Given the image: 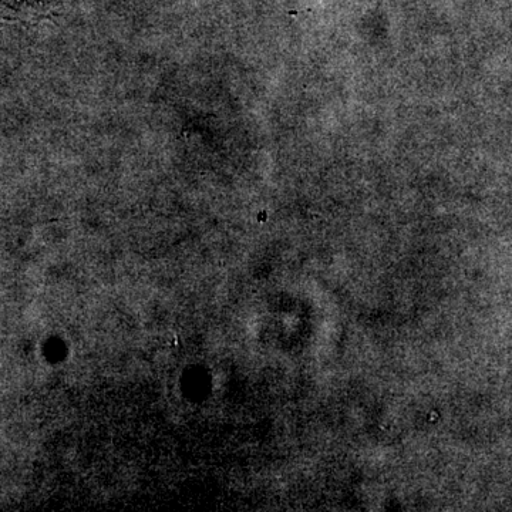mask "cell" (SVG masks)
Returning <instances> with one entry per match:
<instances>
[{
	"label": "cell",
	"instance_id": "cell-1",
	"mask_svg": "<svg viewBox=\"0 0 512 512\" xmlns=\"http://www.w3.org/2000/svg\"><path fill=\"white\" fill-rule=\"evenodd\" d=\"M63 0H0V5L15 10V12L43 13L52 12Z\"/></svg>",
	"mask_w": 512,
	"mask_h": 512
}]
</instances>
